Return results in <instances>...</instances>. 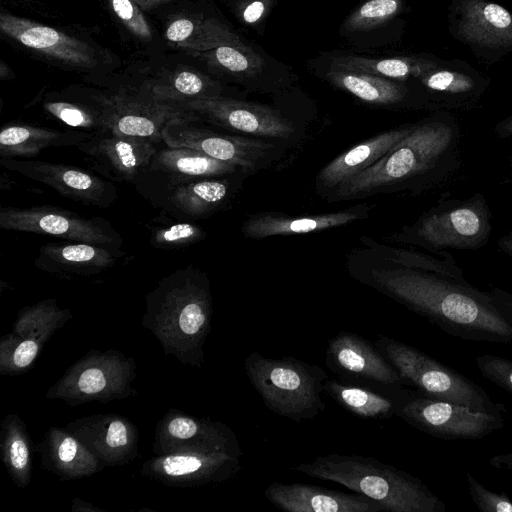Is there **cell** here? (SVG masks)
<instances>
[{"label":"cell","mask_w":512,"mask_h":512,"mask_svg":"<svg viewBox=\"0 0 512 512\" xmlns=\"http://www.w3.org/2000/svg\"><path fill=\"white\" fill-rule=\"evenodd\" d=\"M396 415L427 434L447 440L481 439L504 426L501 415L476 412L424 395L403 397Z\"/></svg>","instance_id":"cell-10"},{"label":"cell","mask_w":512,"mask_h":512,"mask_svg":"<svg viewBox=\"0 0 512 512\" xmlns=\"http://www.w3.org/2000/svg\"><path fill=\"white\" fill-rule=\"evenodd\" d=\"M247 377L273 413L301 422L311 420L324 411L326 372L294 356L268 358L251 352L244 361Z\"/></svg>","instance_id":"cell-4"},{"label":"cell","mask_w":512,"mask_h":512,"mask_svg":"<svg viewBox=\"0 0 512 512\" xmlns=\"http://www.w3.org/2000/svg\"><path fill=\"white\" fill-rule=\"evenodd\" d=\"M124 254L121 248L86 242H56L40 247L34 264L47 272L91 274L113 266Z\"/></svg>","instance_id":"cell-21"},{"label":"cell","mask_w":512,"mask_h":512,"mask_svg":"<svg viewBox=\"0 0 512 512\" xmlns=\"http://www.w3.org/2000/svg\"><path fill=\"white\" fill-rule=\"evenodd\" d=\"M38 346L34 341L26 340L21 343L14 353V362L18 367L28 366L35 358Z\"/></svg>","instance_id":"cell-42"},{"label":"cell","mask_w":512,"mask_h":512,"mask_svg":"<svg viewBox=\"0 0 512 512\" xmlns=\"http://www.w3.org/2000/svg\"><path fill=\"white\" fill-rule=\"evenodd\" d=\"M358 279L455 337L512 342V324L496 308L492 294L470 283L402 266L375 268Z\"/></svg>","instance_id":"cell-1"},{"label":"cell","mask_w":512,"mask_h":512,"mask_svg":"<svg viewBox=\"0 0 512 512\" xmlns=\"http://www.w3.org/2000/svg\"><path fill=\"white\" fill-rule=\"evenodd\" d=\"M491 233V213L485 198L475 194L465 200H447L405 228L399 240L430 252L445 248L475 250Z\"/></svg>","instance_id":"cell-6"},{"label":"cell","mask_w":512,"mask_h":512,"mask_svg":"<svg viewBox=\"0 0 512 512\" xmlns=\"http://www.w3.org/2000/svg\"><path fill=\"white\" fill-rule=\"evenodd\" d=\"M77 444L72 438H66L58 450L59 458L64 462H70L76 455Z\"/></svg>","instance_id":"cell-45"},{"label":"cell","mask_w":512,"mask_h":512,"mask_svg":"<svg viewBox=\"0 0 512 512\" xmlns=\"http://www.w3.org/2000/svg\"><path fill=\"white\" fill-rule=\"evenodd\" d=\"M247 172L195 149L167 146L158 149L139 175L167 183L198 180Z\"/></svg>","instance_id":"cell-19"},{"label":"cell","mask_w":512,"mask_h":512,"mask_svg":"<svg viewBox=\"0 0 512 512\" xmlns=\"http://www.w3.org/2000/svg\"><path fill=\"white\" fill-rule=\"evenodd\" d=\"M455 32L459 39L470 45L512 48V13L488 0H459Z\"/></svg>","instance_id":"cell-18"},{"label":"cell","mask_w":512,"mask_h":512,"mask_svg":"<svg viewBox=\"0 0 512 512\" xmlns=\"http://www.w3.org/2000/svg\"><path fill=\"white\" fill-rule=\"evenodd\" d=\"M324 393L354 416L373 420L388 419L396 415L403 398H390L366 387L336 379L325 381Z\"/></svg>","instance_id":"cell-26"},{"label":"cell","mask_w":512,"mask_h":512,"mask_svg":"<svg viewBox=\"0 0 512 512\" xmlns=\"http://www.w3.org/2000/svg\"><path fill=\"white\" fill-rule=\"evenodd\" d=\"M325 79L358 99L381 106L401 103L407 96L405 86L381 76L332 66Z\"/></svg>","instance_id":"cell-25"},{"label":"cell","mask_w":512,"mask_h":512,"mask_svg":"<svg viewBox=\"0 0 512 512\" xmlns=\"http://www.w3.org/2000/svg\"><path fill=\"white\" fill-rule=\"evenodd\" d=\"M165 37L174 46L191 51H207L222 45H244L226 25L213 18L179 17L166 28Z\"/></svg>","instance_id":"cell-24"},{"label":"cell","mask_w":512,"mask_h":512,"mask_svg":"<svg viewBox=\"0 0 512 512\" xmlns=\"http://www.w3.org/2000/svg\"><path fill=\"white\" fill-rule=\"evenodd\" d=\"M76 148L85 155L84 160L92 170L118 182H133L158 150L150 140L111 130L94 133Z\"/></svg>","instance_id":"cell-14"},{"label":"cell","mask_w":512,"mask_h":512,"mask_svg":"<svg viewBox=\"0 0 512 512\" xmlns=\"http://www.w3.org/2000/svg\"><path fill=\"white\" fill-rule=\"evenodd\" d=\"M0 164L85 205L107 208L117 197L116 187L110 180L77 166L10 157H0Z\"/></svg>","instance_id":"cell-13"},{"label":"cell","mask_w":512,"mask_h":512,"mask_svg":"<svg viewBox=\"0 0 512 512\" xmlns=\"http://www.w3.org/2000/svg\"><path fill=\"white\" fill-rule=\"evenodd\" d=\"M292 470L338 483L390 512H444L445 503L419 479L373 457L331 453Z\"/></svg>","instance_id":"cell-3"},{"label":"cell","mask_w":512,"mask_h":512,"mask_svg":"<svg viewBox=\"0 0 512 512\" xmlns=\"http://www.w3.org/2000/svg\"><path fill=\"white\" fill-rule=\"evenodd\" d=\"M332 66L348 70L365 72L388 79H406L420 77L433 70L434 64L426 60L412 58L373 59L355 55H342L332 59Z\"/></svg>","instance_id":"cell-29"},{"label":"cell","mask_w":512,"mask_h":512,"mask_svg":"<svg viewBox=\"0 0 512 512\" xmlns=\"http://www.w3.org/2000/svg\"><path fill=\"white\" fill-rule=\"evenodd\" d=\"M4 230L29 232L72 242L121 248L123 240L112 224L101 217H83L73 211L50 205L28 208H0Z\"/></svg>","instance_id":"cell-8"},{"label":"cell","mask_w":512,"mask_h":512,"mask_svg":"<svg viewBox=\"0 0 512 512\" xmlns=\"http://www.w3.org/2000/svg\"><path fill=\"white\" fill-rule=\"evenodd\" d=\"M229 176L167 183L138 175L132 183L175 218L202 219L221 210L236 193V181Z\"/></svg>","instance_id":"cell-12"},{"label":"cell","mask_w":512,"mask_h":512,"mask_svg":"<svg viewBox=\"0 0 512 512\" xmlns=\"http://www.w3.org/2000/svg\"><path fill=\"white\" fill-rule=\"evenodd\" d=\"M494 132L502 139L512 137V114L498 122L494 128Z\"/></svg>","instance_id":"cell-47"},{"label":"cell","mask_w":512,"mask_h":512,"mask_svg":"<svg viewBox=\"0 0 512 512\" xmlns=\"http://www.w3.org/2000/svg\"><path fill=\"white\" fill-rule=\"evenodd\" d=\"M196 124L190 120L172 121L163 128L162 141L171 147L195 149L250 173L267 168L283 155V147L271 141L224 134Z\"/></svg>","instance_id":"cell-7"},{"label":"cell","mask_w":512,"mask_h":512,"mask_svg":"<svg viewBox=\"0 0 512 512\" xmlns=\"http://www.w3.org/2000/svg\"><path fill=\"white\" fill-rule=\"evenodd\" d=\"M109 3L118 19L136 38L141 41L152 38V29L134 0H109Z\"/></svg>","instance_id":"cell-34"},{"label":"cell","mask_w":512,"mask_h":512,"mask_svg":"<svg viewBox=\"0 0 512 512\" xmlns=\"http://www.w3.org/2000/svg\"><path fill=\"white\" fill-rule=\"evenodd\" d=\"M175 106L193 113L199 121L261 139L292 140L297 130L278 110L267 105L226 96L187 100Z\"/></svg>","instance_id":"cell-9"},{"label":"cell","mask_w":512,"mask_h":512,"mask_svg":"<svg viewBox=\"0 0 512 512\" xmlns=\"http://www.w3.org/2000/svg\"><path fill=\"white\" fill-rule=\"evenodd\" d=\"M459 126L446 112L412 125L410 133L385 156L329 194L332 201L366 197L390 188L438 182L459 164Z\"/></svg>","instance_id":"cell-2"},{"label":"cell","mask_w":512,"mask_h":512,"mask_svg":"<svg viewBox=\"0 0 512 512\" xmlns=\"http://www.w3.org/2000/svg\"><path fill=\"white\" fill-rule=\"evenodd\" d=\"M106 442L110 447H120L127 443V430L123 423L114 421L109 425Z\"/></svg>","instance_id":"cell-43"},{"label":"cell","mask_w":512,"mask_h":512,"mask_svg":"<svg viewBox=\"0 0 512 512\" xmlns=\"http://www.w3.org/2000/svg\"><path fill=\"white\" fill-rule=\"evenodd\" d=\"M12 465L17 469L25 467L28 461V449L22 440H15L10 448Z\"/></svg>","instance_id":"cell-44"},{"label":"cell","mask_w":512,"mask_h":512,"mask_svg":"<svg viewBox=\"0 0 512 512\" xmlns=\"http://www.w3.org/2000/svg\"><path fill=\"white\" fill-rule=\"evenodd\" d=\"M169 433L180 439H187L194 436L197 432L196 423L189 418H175L168 426Z\"/></svg>","instance_id":"cell-41"},{"label":"cell","mask_w":512,"mask_h":512,"mask_svg":"<svg viewBox=\"0 0 512 512\" xmlns=\"http://www.w3.org/2000/svg\"><path fill=\"white\" fill-rule=\"evenodd\" d=\"M265 498L286 512H380L384 508L359 493L350 494L310 484L273 482Z\"/></svg>","instance_id":"cell-16"},{"label":"cell","mask_w":512,"mask_h":512,"mask_svg":"<svg viewBox=\"0 0 512 512\" xmlns=\"http://www.w3.org/2000/svg\"><path fill=\"white\" fill-rule=\"evenodd\" d=\"M375 346L396 369L404 384L416 387L424 396L476 412L501 415L503 405L494 403L482 387L424 352L384 335H378Z\"/></svg>","instance_id":"cell-5"},{"label":"cell","mask_w":512,"mask_h":512,"mask_svg":"<svg viewBox=\"0 0 512 512\" xmlns=\"http://www.w3.org/2000/svg\"><path fill=\"white\" fill-rule=\"evenodd\" d=\"M326 365L335 373L384 386L404 384L392 364L369 341L342 331L328 341Z\"/></svg>","instance_id":"cell-15"},{"label":"cell","mask_w":512,"mask_h":512,"mask_svg":"<svg viewBox=\"0 0 512 512\" xmlns=\"http://www.w3.org/2000/svg\"><path fill=\"white\" fill-rule=\"evenodd\" d=\"M489 464L497 469L512 470V452L491 457Z\"/></svg>","instance_id":"cell-46"},{"label":"cell","mask_w":512,"mask_h":512,"mask_svg":"<svg viewBox=\"0 0 512 512\" xmlns=\"http://www.w3.org/2000/svg\"><path fill=\"white\" fill-rule=\"evenodd\" d=\"M0 31L23 46L64 64L83 68L97 65L95 53L87 43L41 23L1 13Z\"/></svg>","instance_id":"cell-17"},{"label":"cell","mask_w":512,"mask_h":512,"mask_svg":"<svg viewBox=\"0 0 512 512\" xmlns=\"http://www.w3.org/2000/svg\"><path fill=\"white\" fill-rule=\"evenodd\" d=\"M147 86L157 100L172 105L201 97L223 96L217 81L192 69H182L166 78L147 82Z\"/></svg>","instance_id":"cell-27"},{"label":"cell","mask_w":512,"mask_h":512,"mask_svg":"<svg viewBox=\"0 0 512 512\" xmlns=\"http://www.w3.org/2000/svg\"><path fill=\"white\" fill-rule=\"evenodd\" d=\"M411 129L412 126H407L385 131L340 154L320 170L316 178L317 190L329 195L339 185L385 156Z\"/></svg>","instance_id":"cell-20"},{"label":"cell","mask_w":512,"mask_h":512,"mask_svg":"<svg viewBox=\"0 0 512 512\" xmlns=\"http://www.w3.org/2000/svg\"><path fill=\"white\" fill-rule=\"evenodd\" d=\"M142 10H151L172 0H134Z\"/></svg>","instance_id":"cell-49"},{"label":"cell","mask_w":512,"mask_h":512,"mask_svg":"<svg viewBox=\"0 0 512 512\" xmlns=\"http://www.w3.org/2000/svg\"><path fill=\"white\" fill-rule=\"evenodd\" d=\"M105 385L106 380L102 371L96 368L85 370L79 378L81 391L88 394L100 392Z\"/></svg>","instance_id":"cell-39"},{"label":"cell","mask_w":512,"mask_h":512,"mask_svg":"<svg viewBox=\"0 0 512 512\" xmlns=\"http://www.w3.org/2000/svg\"><path fill=\"white\" fill-rule=\"evenodd\" d=\"M108 111L109 130L126 136L162 141V130L175 120L199 121L191 112L157 100L147 83L101 93Z\"/></svg>","instance_id":"cell-11"},{"label":"cell","mask_w":512,"mask_h":512,"mask_svg":"<svg viewBox=\"0 0 512 512\" xmlns=\"http://www.w3.org/2000/svg\"><path fill=\"white\" fill-rule=\"evenodd\" d=\"M369 207L355 206L336 212L287 216L263 213L252 216L242 226L246 238L263 239L271 236L305 234L342 226L368 216Z\"/></svg>","instance_id":"cell-22"},{"label":"cell","mask_w":512,"mask_h":512,"mask_svg":"<svg viewBox=\"0 0 512 512\" xmlns=\"http://www.w3.org/2000/svg\"><path fill=\"white\" fill-rule=\"evenodd\" d=\"M475 362L486 379L512 394V360L484 354L478 356Z\"/></svg>","instance_id":"cell-36"},{"label":"cell","mask_w":512,"mask_h":512,"mask_svg":"<svg viewBox=\"0 0 512 512\" xmlns=\"http://www.w3.org/2000/svg\"><path fill=\"white\" fill-rule=\"evenodd\" d=\"M498 246L503 252L512 256V231H509L498 240Z\"/></svg>","instance_id":"cell-48"},{"label":"cell","mask_w":512,"mask_h":512,"mask_svg":"<svg viewBox=\"0 0 512 512\" xmlns=\"http://www.w3.org/2000/svg\"><path fill=\"white\" fill-rule=\"evenodd\" d=\"M202 462L195 456H172L163 462V468L168 475L180 476L199 470Z\"/></svg>","instance_id":"cell-38"},{"label":"cell","mask_w":512,"mask_h":512,"mask_svg":"<svg viewBox=\"0 0 512 512\" xmlns=\"http://www.w3.org/2000/svg\"><path fill=\"white\" fill-rule=\"evenodd\" d=\"M205 322L206 314L201 301L189 302L180 312L179 326L186 334L193 335L197 333Z\"/></svg>","instance_id":"cell-37"},{"label":"cell","mask_w":512,"mask_h":512,"mask_svg":"<svg viewBox=\"0 0 512 512\" xmlns=\"http://www.w3.org/2000/svg\"><path fill=\"white\" fill-rule=\"evenodd\" d=\"M267 3V0H251L240 9L242 21L250 25L257 23L264 15Z\"/></svg>","instance_id":"cell-40"},{"label":"cell","mask_w":512,"mask_h":512,"mask_svg":"<svg viewBox=\"0 0 512 512\" xmlns=\"http://www.w3.org/2000/svg\"><path fill=\"white\" fill-rule=\"evenodd\" d=\"M44 110L52 118L87 133L109 130L108 111L101 93L91 94L88 101L47 100Z\"/></svg>","instance_id":"cell-28"},{"label":"cell","mask_w":512,"mask_h":512,"mask_svg":"<svg viewBox=\"0 0 512 512\" xmlns=\"http://www.w3.org/2000/svg\"><path fill=\"white\" fill-rule=\"evenodd\" d=\"M150 244L157 249L175 250L186 248L206 237L202 227L188 221L157 216L146 225Z\"/></svg>","instance_id":"cell-32"},{"label":"cell","mask_w":512,"mask_h":512,"mask_svg":"<svg viewBox=\"0 0 512 512\" xmlns=\"http://www.w3.org/2000/svg\"><path fill=\"white\" fill-rule=\"evenodd\" d=\"M213 69L234 77L248 79L262 69V59L247 45H222L207 51H191Z\"/></svg>","instance_id":"cell-30"},{"label":"cell","mask_w":512,"mask_h":512,"mask_svg":"<svg viewBox=\"0 0 512 512\" xmlns=\"http://www.w3.org/2000/svg\"><path fill=\"white\" fill-rule=\"evenodd\" d=\"M468 490L476 507L481 512H512V501L505 493L492 492L466 473Z\"/></svg>","instance_id":"cell-35"},{"label":"cell","mask_w":512,"mask_h":512,"mask_svg":"<svg viewBox=\"0 0 512 512\" xmlns=\"http://www.w3.org/2000/svg\"><path fill=\"white\" fill-rule=\"evenodd\" d=\"M401 8V0H368L355 9L343 23L348 33L379 27L393 18Z\"/></svg>","instance_id":"cell-33"},{"label":"cell","mask_w":512,"mask_h":512,"mask_svg":"<svg viewBox=\"0 0 512 512\" xmlns=\"http://www.w3.org/2000/svg\"><path fill=\"white\" fill-rule=\"evenodd\" d=\"M93 134L56 130L27 123H6L0 130V157L32 158L51 147L77 146Z\"/></svg>","instance_id":"cell-23"},{"label":"cell","mask_w":512,"mask_h":512,"mask_svg":"<svg viewBox=\"0 0 512 512\" xmlns=\"http://www.w3.org/2000/svg\"><path fill=\"white\" fill-rule=\"evenodd\" d=\"M430 91L440 95L441 106L456 109L465 106L479 92L478 84L470 76L450 70H430L419 77Z\"/></svg>","instance_id":"cell-31"}]
</instances>
